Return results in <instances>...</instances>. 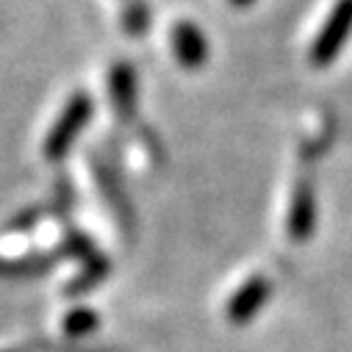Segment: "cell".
<instances>
[{
    "instance_id": "1",
    "label": "cell",
    "mask_w": 352,
    "mask_h": 352,
    "mask_svg": "<svg viewBox=\"0 0 352 352\" xmlns=\"http://www.w3.org/2000/svg\"><path fill=\"white\" fill-rule=\"evenodd\" d=\"M92 120V98L86 95V92H75L64 111L58 114L56 125L50 128L47 139H45V158L47 161H58L67 155V150L72 147V142L83 133L86 122Z\"/></svg>"
},
{
    "instance_id": "2",
    "label": "cell",
    "mask_w": 352,
    "mask_h": 352,
    "mask_svg": "<svg viewBox=\"0 0 352 352\" xmlns=\"http://www.w3.org/2000/svg\"><path fill=\"white\" fill-rule=\"evenodd\" d=\"M349 31H352V0H338L327 23L322 25V34L316 36V42L311 47V64L314 67L330 64L338 56V50L344 47V42L349 39Z\"/></svg>"
},
{
    "instance_id": "3",
    "label": "cell",
    "mask_w": 352,
    "mask_h": 352,
    "mask_svg": "<svg viewBox=\"0 0 352 352\" xmlns=\"http://www.w3.org/2000/svg\"><path fill=\"white\" fill-rule=\"evenodd\" d=\"M267 300H270V280L263 275H255L230 297L225 316L233 324H247L263 305H267Z\"/></svg>"
},
{
    "instance_id": "4",
    "label": "cell",
    "mask_w": 352,
    "mask_h": 352,
    "mask_svg": "<svg viewBox=\"0 0 352 352\" xmlns=\"http://www.w3.org/2000/svg\"><path fill=\"white\" fill-rule=\"evenodd\" d=\"M172 50H175L178 64L186 69H197L208 61V42H206L203 31L189 20L172 28Z\"/></svg>"
},
{
    "instance_id": "5",
    "label": "cell",
    "mask_w": 352,
    "mask_h": 352,
    "mask_svg": "<svg viewBox=\"0 0 352 352\" xmlns=\"http://www.w3.org/2000/svg\"><path fill=\"white\" fill-rule=\"evenodd\" d=\"M109 92H111V103H114L117 114L131 117L136 109V72L131 64H125V61L114 64V69L109 75Z\"/></svg>"
},
{
    "instance_id": "6",
    "label": "cell",
    "mask_w": 352,
    "mask_h": 352,
    "mask_svg": "<svg viewBox=\"0 0 352 352\" xmlns=\"http://www.w3.org/2000/svg\"><path fill=\"white\" fill-rule=\"evenodd\" d=\"M289 239L292 241H305L314 230V195H311V186L308 184H300L297 192H294V200H292V208H289Z\"/></svg>"
},
{
    "instance_id": "7",
    "label": "cell",
    "mask_w": 352,
    "mask_h": 352,
    "mask_svg": "<svg viewBox=\"0 0 352 352\" xmlns=\"http://www.w3.org/2000/svg\"><path fill=\"white\" fill-rule=\"evenodd\" d=\"M106 272H109V261L103 255H92L89 261H86V270L80 272V278H75L67 292H86V289H92L95 283L103 280Z\"/></svg>"
},
{
    "instance_id": "8",
    "label": "cell",
    "mask_w": 352,
    "mask_h": 352,
    "mask_svg": "<svg viewBox=\"0 0 352 352\" xmlns=\"http://www.w3.org/2000/svg\"><path fill=\"white\" fill-rule=\"evenodd\" d=\"M95 327H98V314L89 311V308L72 311V314L67 316V322H64L67 336H86V333H92Z\"/></svg>"
},
{
    "instance_id": "9",
    "label": "cell",
    "mask_w": 352,
    "mask_h": 352,
    "mask_svg": "<svg viewBox=\"0 0 352 352\" xmlns=\"http://www.w3.org/2000/svg\"><path fill=\"white\" fill-rule=\"evenodd\" d=\"M122 25L128 28V34H131V36H142V34L147 31V25H150L147 6H144V3H133V6L128 9V14H125Z\"/></svg>"
},
{
    "instance_id": "10",
    "label": "cell",
    "mask_w": 352,
    "mask_h": 352,
    "mask_svg": "<svg viewBox=\"0 0 352 352\" xmlns=\"http://www.w3.org/2000/svg\"><path fill=\"white\" fill-rule=\"evenodd\" d=\"M50 267V261H23V263H3L0 261V275H31Z\"/></svg>"
},
{
    "instance_id": "11",
    "label": "cell",
    "mask_w": 352,
    "mask_h": 352,
    "mask_svg": "<svg viewBox=\"0 0 352 352\" xmlns=\"http://www.w3.org/2000/svg\"><path fill=\"white\" fill-rule=\"evenodd\" d=\"M230 3H233V6H250L252 0H230Z\"/></svg>"
}]
</instances>
